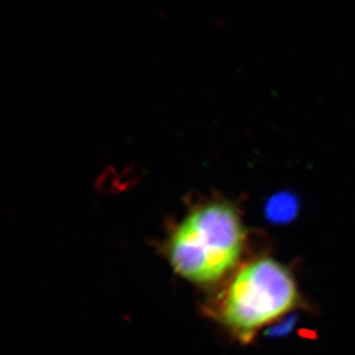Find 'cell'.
<instances>
[{"label":"cell","instance_id":"1","mask_svg":"<svg viewBox=\"0 0 355 355\" xmlns=\"http://www.w3.org/2000/svg\"><path fill=\"white\" fill-rule=\"evenodd\" d=\"M245 238L234 205L214 200L193 210L178 226L170 242V261L178 273L191 282H214L239 260Z\"/></svg>","mask_w":355,"mask_h":355},{"label":"cell","instance_id":"2","mask_svg":"<svg viewBox=\"0 0 355 355\" xmlns=\"http://www.w3.org/2000/svg\"><path fill=\"white\" fill-rule=\"evenodd\" d=\"M297 301V287L279 261L261 259L243 268L222 302L224 322L238 335L252 336L286 314Z\"/></svg>","mask_w":355,"mask_h":355}]
</instances>
